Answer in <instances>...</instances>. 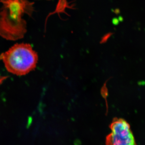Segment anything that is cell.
<instances>
[{"mask_svg": "<svg viewBox=\"0 0 145 145\" xmlns=\"http://www.w3.org/2000/svg\"><path fill=\"white\" fill-rule=\"evenodd\" d=\"M0 36L9 40L22 39L27 31L25 15L32 16L34 3L28 0H0Z\"/></svg>", "mask_w": 145, "mask_h": 145, "instance_id": "obj_1", "label": "cell"}, {"mask_svg": "<svg viewBox=\"0 0 145 145\" xmlns=\"http://www.w3.org/2000/svg\"><path fill=\"white\" fill-rule=\"evenodd\" d=\"M0 60L2 61L8 72L22 76L36 68L38 56L31 45L16 44L0 55Z\"/></svg>", "mask_w": 145, "mask_h": 145, "instance_id": "obj_2", "label": "cell"}, {"mask_svg": "<svg viewBox=\"0 0 145 145\" xmlns=\"http://www.w3.org/2000/svg\"><path fill=\"white\" fill-rule=\"evenodd\" d=\"M110 128L111 133L106 137V145H136L129 125L124 119H114Z\"/></svg>", "mask_w": 145, "mask_h": 145, "instance_id": "obj_3", "label": "cell"}]
</instances>
